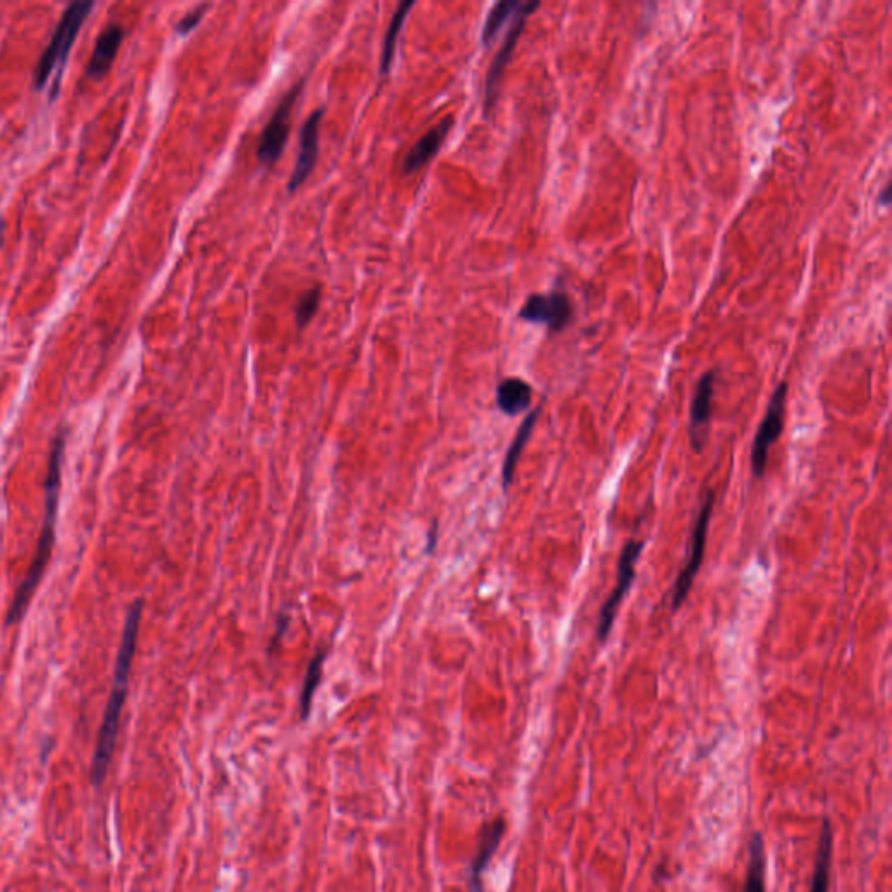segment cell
Masks as SVG:
<instances>
[{
  "label": "cell",
  "instance_id": "cell-22",
  "mask_svg": "<svg viewBox=\"0 0 892 892\" xmlns=\"http://www.w3.org/2000/svg\"><path fill=\"white\" fill-rule=\"evenodd\" d=\"M319 302H321V290L312 288L305 291L302 297L298 298L297 307H295V319H297L298 328H305L311 323L314 314L318 312Z\"/></svg>",
  "mask_w": 892,
  "mask_h": 892
},
{
  "label": "cell",
  "instance_id": "cell-21",
  "mask_svg": "<svg viewBox=\"0 0 892 892\" xmlns=\"http://www.w3.org/2000/svg\"><path fill=\"white\" fill-rule=\"evenodd\" d=\"M521 4H523V2L506 0V2L495 4V6L490 9L487 21H485V28H483V34H481V41H483L485 46H490V44H492V41H494L497 34L501 32V28L506 25L509 18H514V14L518 13Z\"/></svg>",
  "mask_w": 892,
  "mask_h": 892
},
{
  "label": "cell",
  "instance_id": "cell-5",
  "mask_svg": "<svg viewBox=\"0 0 892 892\" xmlns=\"http://www.w3.org/2000/svg\"><path fill=\"white\" fill-rule=\"evenodd\" d=\"M715 499H717V495H715L713 490H710L706 494L701 511L697 514L696 525H694V532H692V541H690L689 561L685 563V567L682 568V572L676 579L675 593H673V602H671L673 610L680 609L682 603L687 600V595H689L690 588L694 584V579H696V575L699 574L701 565H703L704 549H706V541H708V528H710Z\"/></svg>",
  "mask_w": 892,
  "mask_h": 892
},
{
  "label": "cell",
  "instance_id": "cell-10",
  "mask_svg": "<svg viewBox=\"0 0 892 892\" xmlns=\"http://www.w3.org/2000/svg\"><path fill=\"white\" fill-rule=\"evenodd\" d=\"M325 115V109L314 110L309 119L304 122L300 131V150H298L297 163L288 182V190L295 192L298 187L304 185L305 180L311 176L318 163L319 152V128L321 119Z\"/></svg>",
  "mask_w": 892,
  "mask_h": 892
},
{
  "label": "cell",
  "instance_id": "cell-7",
  "mask_svg": "<svg viewBox=\"0 0 892 892\" xmlns=\"http://www.w3.org/2000/svg\"><path fill=\"white\" fill-rule=\"evenodd\" d=\"M642 551L643 541H636V539L626 542V546L622 549L619 565H617V584L598 617L596 636L600 642H605L609 638L610 631L614 628L615 617H617L622 600L635 581L636 561L642 556Z\"/></svg>",
  "mask_w": 892,
  "mask_h": 892
},
{
  "label": "cell",
  "instance_id": "cell-1",
  "mask_svg": "<svg viewBox=\"0 0 892 892\" xmlns=\"http://www.w3.org/2000/svg\"><path fill=\"white\" fill-rule=\"evenodd\" d=\"M143 600L138 598L129 607L124 629H122L121 645L115 659L114 676H112V689H110L109 703L103 713L102 727L98 732L95 755L91 764V781L95 786H102L107 778L110 762L114 757L115 743L119 736L122 710L128 697L129 675L133 668V657L136 652V642L140 633V621H142Z\"/></svg>",
  "mask_w": 892,
  "mask_h": 892
},
{
  "label": "cell",
  "instance_id": "cell-12",
  "mask_svg": "<svg viewBox=\"0 0 892 892\" xmlns=\"http://www.w3.org/2000/svg\"><path fill=\"white\" fill-rule=\"evenodd\" d=\"M453 122L455 121H453L452 115H448L438 126H434L429 133L422 136L419 142L413 145L412 149L408 150L405 161H403V173L405 175L417 173L438 154V150L441 149L446 136L452 131Z\"/></svg>",
  "mask_w": 892,
  "mask_h": 892
},
{
  "label": "cell",
  "instance_id": "cell-14",
  "mask_svg": "<svg viewBox=\"0 0 892 892\" xmlns=\"http://www.w3.org/2000/svg\"><path fill=\"white\" fill-rule=\"evenodd\" d=\"M124 30L121 25H110L103 30L102 35L96 39L93 55L89 60L88 77L91 79H103L109 74L110 68L114 65L117 51L121 48Z\"/></svg>",
  "mask_w": 892,
  "mask_h": 892
},
{
  "label": "cell",
  "instance_id": "cell-4",
  "mask_svg": "<svg viewBox=\"0 0 892 892\" xmlns=\"http://www.w3.org/2000/svg\"><path fill=\"white\" fill-rule=\"evenodd\" d=\"M302 89H304V81H298L283 96V100L274 110V114L260 135L257 157L264 166H274L283 156L284 147H286L288 136H290L291 114H293V107L298 102Z\"/></svg>",
  "mask_w": 892,
  "mask_h": 892
},
{
  "label": "cell",
  "instance_id": "cell-19",
  "mask_svg": "<svg viewBox=\"0 0 892 892\" xmlns=\"http://www.w3.org/2000/svg\"><path fill=\"white\" fill-rule=\"evenodd\" d=\"M415 2H403L399 4L396 13L392 16L389 28H387L386 37H384V48H382V60H380V72L386 75L391 70L396 48H398V37L401 34V28L405 25L406 16L413 9Z\"/></svg>",
  "mask_w": 892,
  "mask_h": 892
},
{
  "label": "cell",
  "instance_id": "cell-11",
  "mask_svg": "<svg viewBox=\"0 0 892 892\" xmlns=\"http://www.w3.org/2000/svg\"><path fill=\"white\" fill-rule=\"evenodd\" d=\"M713 392H715V372L710 370L697 382L696 394L690 406V438L696 452L703 450L706 441L703 431H706L710 424Z\"/></svg>",
  "mask_w": 892,
  "mask_h": 892
},
{
  "label": "cell",
  "instance_id": "cell-9",
  "mask_svg": "<svg viewBox=\"0 0 892 892\" xmlns=\"http://www.w3.org/2000/svg\"><path fill=\"white\" fill-rule=\"evenodd\" d=\"M539 7H541V2H523L520 9H518V13L514 14L513 25L507 32L506 41L502 44L501 51L495 56L494 63H492L490 72H488L487 88H485V110H487V114L488 110L492 109V105H494L502 74H504L511 56H513L516 44L520 41V35L523 34L525 23Z\"/></svg>",
  "mask_w": 892,
  "mask_h": 892
},
{
  "label": "cell",
  "instance_id": "cell-20",
  "mask_svg": "<svg viewBox=\"0 0 892 892\" xmlns=\"http://www.w3.org/2000/svg\"><path fill=\"white\" fill-rule=\"evenodd\" d=\"M744 892H765V847L760 833L751 837L750 866Z\"/></svg>",
  "mask_w": 892,
  "mask_h": 892
},
{
  "label": "cell",
  "instance_id": "cell-6",
  "mask_svg": "<svg viewBox=\"0 0 892 892\" xmlns=\"http://www.w3.org/2000/svg\"><path fill=\"white\" fill-rule=\"evenodd\" d=\"M786 394L788 386L781 382L778 389L772 394L764 420L758 427L757 436L751 448V469L757 478H762L767 469V460L772 446L776 445L779 436L783 433L784 413H786Z\"/></svg>",
  "mask_w": 892,
  "mask_h": 892
},
{
  "label": "cell",
  "instance_id": "cell-13",
  "mask_svg": "<svg viewBox=\"0 0 892 892\" xmlns=\"http://www.w3.org/2000/svg\"><path fill=\"white\" fill-rule=\"evenodd\" d=\"M504 832H506L504 819H497L483 833L480 849L476 852L471 868H469V889L471 892H483V872L487 870L490 859L494 858L495 852L499 849Z\"/></svg>",
  "mask_w": 892,
  "mask_h": 892
},
{
  "label": "cell",
  "instance_id": "cell-18",
  "mask_svg": "<svg viewBox=\"0 0 892 892\" xmlns=\"http://www.w3.org/2000/svg\"><path fill=\"white\" fill-rule=\"evenodd\" d=\"M326 656H328V650L318 652L316 656L312 657L311 664H309L307 673H305L304 685H302V692H300V717H302V720H307V718L311 717L314 696H316V690L319 689L321 680H323Z\"/></svg>",
  "mask_w": 892,
  "mask_h": 892
},
{
  "label": "cell",
  "instance_id": "cell-23",
  "mask_svg": "<svg viewBox=\"0 0 892 892\" xmlns=\"http://www.w3.org/2000/svg\"><path fill=\"white\" fill-rule=\"evenodd\" d=\"M210 9V4H204V6H199L194 9V11H190L189 14H185L180 23L176 25V34L178 35H189L192 30H196L197 25L201 23L203 20L204 13Z\"/></svg>",
  "mask_w": 892,
  "mask_h": 892
},
{
  "label": "cell",
  "instance_id": "cell-2",
  "mask_svg": "<svg viewBox=\"0 0 892 892\" xmlns=\"http://www.w3.org/2000/svg\"><path fill=\"white\" fill-rule=\"evenodd\" d=\"M67 433L61 429L56 433L51 453H49L48 478L44 483V520H42L41 535L35 548L34 560L28 568L25 579L14 595L13 603L7 612L6 626H16L27 614L28 605L34 598L35 591L41 584L42 577L48 570L49 560L53 555V546L56 541V521H58V507H60L61 471H63V453H65Z\"/></svg>",
  "mask_w": 892,
  "mask_h": 892
},
{
  "label": "cell",
  "instance_id": "cell-17",
  "mask_svg": "<svg viewBox=\"0 0 892 892\" xmlns=\"http://www.w3.org/2000/svg\"><path fill=\"white\" fill-rule=\"evenodd\" d=\"M833 833L830 821H823V830L819 837L818 859L812 879L811 892H828L830 889V859H832Z\"/></svg>",
  "mask_w": 892,
  "mask_h": 892
},
{
  "label": "cell",
  "instance_id": "cell-15",
  "mask_svg": "<svg viewBox=\"0 0 892 892\" xmlns=\"http://www.w3.org/2000/svg\"><path fill=\"white\" fill-rule=\"evenodd\" d=\"M539 415H541V406H537L534 412L528 413L525 420L521 422L520 429H518V433L514 436L513 443H511L509 450H507L506 459H504V464H502V487H504L506 492L509 490V487L513 485L516 466H518V462H520L521 453L525 450V446H527L530 436L534 433L535 424H537Z\"/></svg>",
  "mask_w": 892,
  "mask_h": 892
},
{
  "label": "cell",
  "instance_id": "cell-8",
  "mask_svg": "<svg viewBox=\"0 0 892 892\" xmlns=\"http://www.w3.org/2000/svg\"><path fill=\"white\" fill-rule=\"evenodd\" d=\"M572 302L567 293L551 291L548 295H532L523 304L520 318L528 323L546 325L549 332H561L572 319Z\"/></svg>",
  "mask_w": 892,
  "mask_h": 892
},
{
  "label": "cell",
  "instance_id": "cell-16",
  "mask_svg": "<svg viewBox=\"0 0 892 892\" xmlns=\"http://www.w3.org/2000/svg\"><path fill=\"white\" fill-rule=\"evenodd\" d=\"M532 394V387L525 380L516 377L504 379L497 387V406L502 413L516 417L530 408Z\"/></svg>",
  "mask_w": 892,
  "mask_h": 892
},
{
  "label": "cell",
  "instance_id": "cell-3",
  "mask_svg": "<svg viewBox=\"0 0 892 892\" xmlns=\"http://www.w3.org/2000/svg\"><path fill=\"white\" fill-rule=\"evenodd\" d=\"M93 7L95 2H74L65 9L48 49L42 53L39 65L35 68V88H44L55 68L67 61L68 51L74 46L75 39L81 32L82 23L93 11Z\"/></svg>",
  "mask_w": 892,
  "mask_h": 892
},
{
  "label": "cell",
  "instance_id": "cell-24",
  "mask_svg": "<svg viewBox=\"0 0 892 892\" xmlns=\"http://www.w3.org/2000/svg\"><path fill=\"white\" fill-rule=\"evenodd\" d=\"M889 201H891V196H889V185H887L884 192H882V197H880V203L884 204V206H889Z\"/></svg>",
  "mask_w": 892,
  "mask_h": 892
}]
</instances>
